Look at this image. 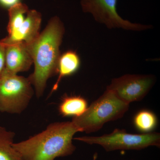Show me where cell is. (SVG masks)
<instances>
[{"mask_svg": "<svg viewBox=\"0 0 160 160\" xmlns=\"http://www.w3.org/2000/svg\"><path fill=\"white\" fill-rule=\"evenodd\" d=\"M80 65L81 60L75 52L69 50L61 55L58 63V77L56 82L52 87L51 93L57 89L62 78L75 73L80 68Z\"/></svg>", "mask_w": 160, "mask_h": 160, "instance_id": "30bf717a", "label": "cell"}, {"mask_svg": "<svg viewBox=\"0 0 160 160\" xmlns=\"http://www.w3.org/2000/svg\"><path fill=\"white\" fill-rule=\"evenodd\" d=\"M19 2H21L20 0H0V6L8 9Z\"/></svg>", "mask_w": 160, "mask_h": 160, "instance_id": "2e32d148", "label": "cell"}, {"mask_svg": "<svg viewBox=\"0 0 160 160\" xmlns=\"http://www.w3.org/2000/svg\"><path fill=\"white\" fill-rule=\"evenodd\" d=\"M0 75H1V74H0Z\"/></svg>", "mask_w": 160, "mask_h": 160, "instance_id": "ac0fdd59", "label": "cell"}, {"mask_svg": "<svg viewBox=\"0 0 160 160\" xmlns=\"http://www.w3.org/2000/svg\"><path fill=\"white\" fill-rule=\"evenodd\" d=\"M73 139L89 145H97L106 152L140 150L150 146L160 148V134L152 132L142 134L128 133L124 129H115L111 133L101 136H83Z\"/></svg>", "mask_w": 160, "mask_h": 160, "instance_id": "277c9868", "label": "cell"}, {"mask_svg": "<svg viewBox=\"0 0 160 160\" xmlns=\"http://www.w3.org/2000/svg\"><path fill=\"white\" fill-rule=\"evenodd\" d=\"M5 46V66L3 70L16 74L28 71L33 64V60L26 43L21 42Z\"/></svg>", "mask_w": 160, "mask_h": 160, "instance_id": "9c48e42d", "label": "cell"}, {"mask_svg": "<svg viewBox=\"0 0 160 160\" xmlns=\"http://www.w3.org/2000/svg\"><path fill=\"white\" fill-rule=\"evenodd\" d=\"M64 32L63 23L59 18L53 17L38 37L26 44L34 65V72L28 78L38 98L42 95L49 78L58 74L60 46Z\"/></svg>", "mask_w": 160, "mask_h": 160, "instance_id": "6da1fadb", "label": "cell"}, {"mask_svg": "<svg viewBox=\"0 0 160 160\" xmlns=\"http://www.w3.org/2000/svg\"><path fill=\"white\" fill-rule=\"evenodd\" d=\"M133 123L139 131L143 133H149L153 131L157 126L158 118L152 112L142 110L135 115Z\"/></svg>", "mask_w": 160, "mask_h": 160, "instance_id": "5bb4252c", "label": "cell"}, {"mask_svg": "<svg viewBox=\"0 0 160 160\" xmlns=\"http://www.w3.org/2000/svg\"><path fill=\"white\" fill-rule=\"evenodd\" d=\"M42 14L35 9H29L22 24L16 31L2 40L5 45L24 42L29 44L40 34Z\"/></svg>", "mask_w": 160, "mask_h": 160, "instance_id": "ba28073f", "label": "cell"}, {"mask_svg": "<svg viewBox=\"0 0 160 160\" xmlns=\"http://www.w3.org/2000/svg\"><path fill=\"white\" fill-rule=\"evenodd\" d=\"M15 134L0 126V160H22L12 144Z\"/></svg>", "mask_w": 160, "mask_h": 160, "instance_id": "7c38bea8", "label": "cell"}, {"mask_svg": "<svg viewBox=\"0 0 160 160\" xmlns=\"http://www.w3.org/2000/svg\"><path fill=\"white\" fill-rule=\"evenodd\" d=\"M155 80L152 75L126 74L112 79L106 89L129 105L142 100L154 85Z\"/></svg>", "mask_w": 160, "mask_h": 160, "instance_id": "52a82bcc", "label": "cell"}, {"mask_svg": "<svg viewBox=\"0 0 160 160\" xmlns=\"http://www.w3.org/2000/svg\"><path fill=\"white\" fill-rule=\"evenodd\" d=\"M129 105L118 98L109 89L92 103L79 116L72 122L79 132L92 133L98 131L106 123L121 118L129 109Z\"/></svg>", "mask_w": 160, "mask_h": 160, "instance_id": "3957f363", "label": "cell"}, {"mask_svg": "<svg viewBox=\"0 0 160 160\" xmlns=\"http://www.w3.org/2000/svg\"></svg>", "mask_w": 160, "mask_h": 160, "instance_id": "e0dca14e", "label": "cell"}, {"mask_svg": "<svg viewBox=\"0 0 160 160\" xmlns=\"http://www.w3.org/2000/svg\"><path fill=\"white\" fill-rule=\"evenodd\" d=\"M5 55L6 46L2 42V40L0 39V74L2 73L5 68Z\"/></svg>", "mask_w": 160, "mask_h": 160, "instance_id": "9a60e30c", "label": "cell"}, {"mask_svg": "<svg viewBox=\"0 0 160 160\" xmlns=\"http://www.w3.org/2000/svg\"><path fill=\"white\" fill-rule=\"evenodd\" d=\"M86 99L81 96H64L58 107L60 114L64 117L79 116L88 108Z\"/></svg>", "mask_w": 160, "mask_h": 160, "instance_id": "8fae6325", "label": "cell"}, {"mask_svg": "<svg viewBox=\"0 0 160 160\" xmlns=\"http://www.w3.org/2000/svg\"><path fill=\"white\" fill-rule=\"evenodd\" d=\"M78 132L72 121L52 123L44 131L25 141L13 143L12 146L22 160H55L75 151L72 140Z\"/></svg>", "mask_w": 160, "mask_h": 160, "instance_id": "7a4b0ae2", "label": "cell"}, {"mask_svg": "<svg viewBox=\"0 0 160 160\" xmlns=\"http://www.w3.org/2000/svg\"><path fill=\"white\" fill-rule=\"evenodd\" d=\"M117 3L118 0H81V6L84 12L90 13L97 22L109 29L137 31L152 29L151 25L132 23L123 19L118 13Z\"/></svg>", "mask_w": 160, "mask_h": 160, "instance_id": "8992f818", "label": "cell"}, {"mask_svg": "<svg viewBox=\"0 0 160 160\" xmlns=\"http://www.w3.org/2000/svg\"><path fill=\"white\" fill-rule=\"evenodd\" d=\"M29 9L26 4L21 2L18 3L8 9L9 22L7 29L8 35L16 31L22 24Z\"/></svg>", "mask_w": 160, "mask_h": 160, "instance_id": "4fadbf2b", "label": "cell"}, {"mask_svg": "<svg viewBox=\"0 0 160 160\" xmlns=\"http://www.w3.org/2000/svg\"><path fill=\"white\" fill-rule=\"evenodd\" d=\"M34 94L28 78L3 70L0 75V112L20 114Z\"/></svg>", "mask_w": 160, "mask_h": 160, "instance_id": "5b68a950", "label": "cell"}]
</instances>
